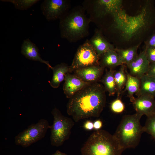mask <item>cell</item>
I'll return each mask as SVG.
<instances>
[{"label":"cell","mask_w":155,"mask_h":155,"mask_svg":"<svg viewBox=\"0 0 155 155\" xmlns=\"http://www.w3.org/2000/svg\"><path fill=\"white\" fill-rule=\"evenodd\" d=\"M105 91L103 86L98 82L88 85L69 99L67 113L76 122L90 117H98L105 106Z\"/></svg>","instance_id":"1"},{"label":"cell","mask_w":155,"mask_h":155,"mask_svg":"<svg viewBox=\"0 0 155 155\" xmlns=\"http://www.w3.org/2000/svg\"><path fill=\"white\" fill-rule=\"evenodd\" d=\"M81 6L75 7L60 20L59 26L62 38L70 42H75L89 34L90 21Z\"/></svg>","instance_id":"2"},{"label":"cell","mask_w":155,"mask_h":155,"mask_svg":"<svg viewBox=\"0 0 155 155\" xmlns=\"http://www.w3.org/2000/svg\"><path fill=\"white\" fill-rule=\"evenodd\" d=\"M124 150L112 135L104 130L94 131L81 149V155H121Z\"/></svg>","instance_id":"3"},{"label":"cell","mask_w":155,"mask_h":155,"mask_svg":"<svg viewBox=\"0 0 155 155\" xmlns=\"http://www.w3.org/2000/svg\"><path fill=\"white\" fill-rule=\"evenodd\" d=\"M142 116L136 113L123 116L114 134V138L124 150L139 144L144 131L140 123Z\"/></svg>","instance_id":"4"},{"label":"cell","mask_w":155,"mask_h":155,"mask_svg":"<svg viewBox=\"0 0 155 155\" xmlns=\"http://www.w3.org/2000/svg\"><path fill=\"white\" fill-rule=\"evenodd\" d=\"M51 113L53 121L50 128L51 143L52 146L58 147L69 139L74 122L71 118L63 115L56 107L52 110Z\"/></svg>","instance_id":"5"},{"label":"cell","mask_w":155,"mask_h":155,"mask_svg":"<svg viewBox=\"0 0 155 155\" xmlns=\"http://www.w3.org/2000/svg\"><path fill=\"white\" fill-rule=\"evenodd\" d=\"M120 0H88L83 7L89 14L90 22H95L107 16L115 15L122 8Z\"/></svg>","instance_id":"6"},{"label":"cell","mask_w":155,"mask_h":155,"mask_svg":"<svg viewBox=\"0 0 155 155\" xmlns=\"http://www.w3.org/2000/svg\"><path fill=\"white\" fill-rule=\"evenodd\" d=\"M50 126L46 120L41 119L36 123L29 126L16 136L15 143L23 147H28L43 138Z\"/></svg>","instance_id":"7"},{"label":"cell","mask_w":155,"mask_h":155,"mask_svg":"<svg viewBox=\"0 0 155 155\" xmlns=\"http://www.w3.org/2000/svg\"><path fill=\"white\" fill-rule=\"evenodd\" d=\"M100 57L87 39L78 48L69 66V73L83 68L100 65Z\"/></svg>","instance_id":"8"},{"label":"cell","mask_w":155,"mask_h":155,"mask_svg":"<svg viewBox=\"0 0 155 155\" xmlns=\"http://www.w3.org/2000/svg\"><path fill=\"white\" fill-rule=\"evenodd\" d=\"M70 1L67 0H45L40 9L48 21L60 20L69 10Z\"/></svg>","instance_id":"9"},{"label":"cell","mask_w":155,"mask_h":155,"mask_svg":"<svg viewBox=\"0 0 155 155\" xmlns=\"http://www.w3.org/2000/svg\"><path fill=\"white\" fill-rule=\"evenodd\" d=\"M136 113L142 116L147 117L155 111L154 97L149 95H144L133 97L130 100Z\"/></svg>","instance_id":"10"},{"label":"cell","mask_w":155,"mask_h":155,"mask_svg":"<svg viewBox=\"0 0 155 155\" xmlns=\"http://www.w3.org/2000/svg\"><path fill=\"white\" fill-rule=\"evenodd\" d=\"M104 68L100 65H95L76 69L73 72L84 82L92 84L98 82L100 80Z\"/></svg>","instance_id":"11"},{"label":"cell","mask_w":155,"mask_h":155,"mask_svg":"<svg viewBox=\"0 0 155 155\" xmlns=\"http://www.w3.org/2000/svg\"><path fill=\"white\" fill-rule=\"evenodd\" d=\"M63 89L67 98H69L76 93L88 85L75 75L68 73L65 75Z\"/></svg>","instance_id":"12"},{"label":"cell","mask_w":155,"mask_h":155,"mask_svg":"<svg viewBox=\"0 0 155 155\" xmlns=\"http://www.w3.org/2000/svg\"><path fill=\"white\" fill-rule=\"evenodd\" d=\"M150 64L144 49L134 60L126 66L131 75L140 78L147 73Z\"/></svg>","instance_id":"13"},{"label":"cell","mask_w":155,"mask_h":155,"mask_svg":"<svg viewBox=\"0 0 155 155\" xmlns=\"http://www.w3.org/2000/svg\"><path fill=\"white\" fill-rule=\"evenodd\" d=\"M89 41L94 50L100 57L107 51L115 49L114 46L103 36L101 30L96 29Z\"/></svg>","instance_id":"14"},{"label":"cell","mask_w":155,"mask_h":155,"mask_svg":"<svg viewBox=\"0 0 155 155\" xmlns=\"http://www.w3.org/2000/svg\"><path fill=\"white\" fill-rule=\"evenodd\" d=\"M21 53L28 59L44 63L49 68H51L52 67L48 61L41 58L39 53V49L29 38L24 40L22 44Z\"/></svg>","instance_id":"15"},{"label":"cell","mask_w":155,"mask_h":155,"mask_svg":"<svg viewBox=\"0 0 155 155\" xmlns=\"http://www.w3.org/2000/svg\"><path fill=\"white\" fill-rule=\"evenodd\" d=\"M140 80L139 90L136 95L137 96L148 95L155 98V78L145 74Z\"/></svg>","instance_id":"16"},{"label":"cell","mask_w":155,"mask_h":155,"mask_svg":"<svg viewBox=\"0 0 155 155\" xmlns=\"http://www.w3.org/2000/svg\"><path fill=\"white\" fill-rule=\"evenodd\" d=\"M53 71V75L50 82L51 86L53 88H57L60 83L64 80L65 74L69 73V66L65 63H61L51 68Z\"/></svg>","instance_id":"17"},{"label":"cell","mask_w":155,"mask_h":155,"mask_svg":"<svg viewBox=\"0 0 155 155\" xmlns=\"http://www.w3.org/2000/svg\"><path fill=\"white\" fill-rule=\"evenodd\" d=\"M99 63L100 65L104 68L112 69L123 65L115 49L109 50L103 54L100 57Z\"/></svg>","instance_id":"18"},{"label":"cell","mask_w":155,"mask_h":155,"mask_svg":"<svg viewBox=\"0 0 155 155\" xmlns=\"http://www.w3.org/2000/svg\"><path fill=\"white\" fill-rule=\"evenodd\" d=\"M139 45L134 46L126 49L115 48V50L118 54L123 64H129L137 56V53Z\"/></svg>","instance_id":"19"},{"label":"cell","mask_w":155,"mask_h":155,"mask_svg":"<svg viewBox=\"0 0 155 155\" xmlns=\"http://www.w3.org/2000/svg\"><path fill=\"white\" fill-rule=\"evenodd\" d=\"M114 71L110 69H106V73L101 80L106 91L108 93L109 96H113L117 93V86L115 80Z\"/></svg>","instance_id":"20"},{"label":"cell","mask_w":155,"mask_h":155,"mask_svg":"<svg viewBox=\"0 0 155 155\" xmlns=\"http://www.w3.org/2000/svg\"><path fill=\"white\" fill-rule=\"evenodd\" d=\"M127 81L124 91H127L128 96L130 100L134 97V94L138 92L140 85V78L131 75L125 70Z\"/></svg>","instance_id":"21"},{"label":"cell","mask_w":155,"mask_h":155,"mask_svg":"<svg viewBox=\"0 0 155 155\" xmlns=\"http://www.w3.org/2000/svg\"><path fill=\"white\" fill-rule=\"evenodd\" d=\"M125 66L124 64L121 65L119 69L115 71L114 76L116 83L118 97L121 93L122 90L125 86L127 81V75L125 72Z\"/></svg>","instance_id":"22"},{"label":"cell","mask_w":155,"mask_h":155,"mask_svg":"<svg viewBox=\"0 0 155 155\" xmlns=\"http://www.w3.org/2000/svg\"><path fill=\"white\" fill-rule=\"evenodd\" d=\"M4 2L13 4L15 8L20 10H26L39 2V0H1Z\"/></svg>","instance_id":"23"},{"label":"cell","mask_w":155,"mask_h":155,"mask_svg":"<svg viewBox=\"0 0 155 155\" xmlns=\"http://www.w3.org/2000/svg\"><path fill=\"white\" fill-rule=\"evenodd\" d=\"M144 132L150 134L155 140V111L147 116L145 124L143 127Z\"/></svg>","instance_id":"24"},{"label":"cell","mask_w":155,"mask_h":155,"mask_svg":"<svg viewBox=\"0 0 155 155\" xmlns=\"http://www.w3.org/2000/svg\"><path fill=\"white\" fill-rule=\"evenodd\" d=\"M111 110L115 113H121L124 110L125 105L119 97L113 101L110 106Z\"/></svg>","instance_id":"25"},{"label":"cell","mask_w":155,"mask_h":155,"mask_svg":"<svg viewBox=\"0 0 155 155\" xmlns=\"http://www.w3.org/2000/svg\"><path fill=\"white\" fill-rule=\"evenodd\" d=\"M144 49L146 56L149 63H155V47H145Z\"/></svg>","instance_id":"26"},{"label":"cell","mask_w":155,"mask_h":155,"mask_svg":"<svg viewBox=\"0 0 155 155\" xmlns=\"http://www.w3.org/2000/svg\"><path fill=\"white\" fill-rule=\"evenodd\" d=\"M145 47H155V30L145 41Z\"/></svg>","instance_id":"27"},{"label":"cell","mask_w":155,"mask_h":155,"mask_svg":"<svg viewBox=\"0 0 155 155\" xmlns=\"http://www.w3.org/2000/svg\"><path fill=\"white\" fill-rule=\"evenodd\" d=\"M146 74L155 78V63H150Z\"/></svg>","instance_id":"28"},{"label":"cell","mask_w":155,"mask_h":155,"mask_svg":"<svg viewBox=\"0 0 155 155\" xmlns=\"http://www.w3.org/2000/svg\"><path fill=\"white\" fill-rule=\"evenodd\" d=\"M83 127L86 130H91L94 129L93 123L91 121L87 120L84 123Z\"/></svg>","instance_id":"29"},{"label":"cell","mask_w":155,"mask_h":155,"mask_svg":"<svg viewBox=\"0 0 155 155\" xmlns=\"http://www.w3.org/2000/svg\"><path fill=\"white\" fill-rule=\"evenodd\" d=\"M94 129L96 130H100L102 125V121L100 120H97L94 122Z\"/></svg>","instance_id":"30"},{"label":"cell","mask_w":155,"mask_h":155,"mask_svg":"<svg viewBox=\"0 0 155 155\" xmlns=\"http://www.w3.org/2000/svg\"><path fill=\"white\" fill-rule=\"evenodd\" d=\"M52 155H68L66 153L63 152L59 150H57Z\"/></svg>","instance_id":"31"}]
</instances>
